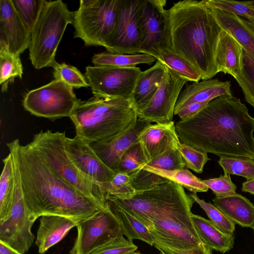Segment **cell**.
<instances>
[{
  "label": "cell",
  "instance_id": "cell-43",
  "mask_svg": "<svg viewBox=\"0 0 254 254\" xmlns=\"http://www.w3.org/2000/svg\"><path fill=\"white\" fill-rule=\"evenodd\" d=\"M146 165L164 170L182 169L186 167L179 149L168 151L153 159Z\"/></svg>",
  "mask_w": 254,
  "mask_h": 254
},
{
  "label": "cell",
  "instance_id": "cell-31",
  "mask_svg": "<svg viewBox=\"0 0 254 254\" xmlns=\"http://www.w3.org/2000/svg\"><path fill=\"white\" fill-rule=\"evenodd\" d=\"M143 169L153 174L172 181L185 188L192 193L206 192L208 188L201 180L186 169L164 170L145 165Z\"/></svg>",
  "mask_w": 254,
  "mask_h": 254
},
{
  "label": "cell",
  "instance_id": "cell-16",
  "mask_svg": "<svg viewBox=\"0 0 254 254\" xmlns=\"http://www.w3.org/2000/svg\"><path fill=\"white\" fill-rule=\"evenodd\" d=\"M149 230L154 242L171 248L189 250L204 244L195 230L191 216L157 220Z\"/></svg>",
  "mask_w": 254,
  "mask_h": 254
},
{
  "label": "cell",
  "instance_id": "cell-9",
  "mask_svg": "<svg viewBox=\"0 0 254 254\" xmlns=\"http://www.w3.org/2000/svg\"><path fill=\"white\" fill-rule=\"evenodd\" d=\"M80 101L72 87L62 80L54 79L27 92L23 106L34 116L55 120L69 118Z\"/></svg>",
  "mask_w": 254,
  "mask_h": 254
},
{
  "label": "cell",
  "instance_id": "cell-49",
  "mask_svg": "<svg viewBox=\"0 0 254 254\" xmlns=\"http://www.w3.org/2000/svg\"><path fill=\"white\" fill-rule=\"evenodd\" d=\"M0 254H22L0 241Z\"/></svg>",
  "mask_w": 254,
  "mask_h": 254
},
{
  "label": "cell",
  "instance_id": "cell-44",
  "mask_svg": "<svg viewBox=\"0 0 254 254\" xmlns=\"http://www.w3.org/2000/svg\"><path fill=\"white\" fill-rule=\"evenodd\" d=\"M201 181L212 190L216 197H226L237 193V187L232 181L228 174L224 173L218 178L203 180Z\"/></svg>",
  "mask_w": 254,
  "mask_h": 254
},
{
  "label": "cell",
  "instance_id": "cell-32",
  "mask_svg": "<svg viewBox=\"0 0 254 254\" xmlns=\"http://www.w3.org/2000/svg\"><path fill=\"white\" fill-rule=\"evenodd\" d=\"M234 78L241 88L246 101L254 108V56L243 47L240 68Z\"/></svg>",
  "mask_w": 254,
  "mask_h": 254
},
{
  "label": "cell",
  "instance_id": "cell-13",
  "mask_svg": "<svg viewBox=\"0 0 254 254\" xmlns=\"http://www.w3.org/2000/svg\"><path fill=\"white\" fill-rule=\"evenodd\" d=\"M141 71L136 66L93 65L86 67L84 76L94 97L130 99Z\"/></svg>",
  "mask_w": 254,
  "mask_h": 254
},
{
  "label": "cell",
  "instance_id": "cell-6",
  "mask_svg": "<svg viewBox=\"0 0 254 254\" xmlns=\"http://www.w3.org/2000/svg\"><path fill=\"white\" fill-rule=\"evenodd\" d=\"M73 12L61 0H42L31 33L29 59L36 69L53 67L59 45L65 29L72 24Z\"/></svg>",
  "mask_w": 254,
  "mask_h": 254
},
{
  "label": "cell",
  "instance_id": "cell-7",
  "mask_svg": "<svg viewBox=\"0 0 254 254\" xmlns=\"http://www.w3.org/2000/svg\"><path fill=\"white\" fill-rule=\"evenodd\" d=\"M65 132L48 129L35 134L29 143L48 166L61 179L83 194L107 204L100 185L82 173L66 150Z\"/></svg>",
  "mask_w": 254,
  "mask_h": 254
},
{
  "label": "cell",
  "instance_id": "cell-33",
  "mask_svg": "<svg viewBox=\"0 0 254 254\" xmlns=\"http://www.w3.org/2000/svg\"><path fill=\"white\" fill-rule=\"evenodd\" d=\"M23 73L20 56L12 54L5 49L0 48V84L1 92L7 90L8 84L15 77L21 78Z\"/></svg>",
  "mask_w": 254,
  "mask_h": 254
},
{
  "label": "cell",
  "instance_id": "cell-20",
  "mask_svg": "<svg viewBox=\"0 0 254 254\" xmlns=\"http://www.w3.org/2000/svg\"><path fill=\"white\" fill-rule=\"evenodd\" d=\"M138 142L146 164L168 151L178 149L180 143L174 121L149 125L139 135Z\"/></svg>",
  "mask_w": 254,
  "mask_h": 254
},
{
  "label": "cell",
  "instance_id": "cell-11",
  "mask_svg": "<svg viewBox=\"0 0 254 254\" xmlns=\"http://www.w3.org/2000/svg\"><path fill=\"white\" fill-rule=\"evenodd\" d=\"M166 0H144L140 16L142 42L139 53L158 61L161 53L171 49L170 24Z\"/></svg>",
  "mask_w": 254,
  "mask_h": 254
},
{
  "label": "cell",
  "instance_id": "cell-45",
  "mask_svg": "<svg viewBox=\"0 0 254 254\" xmlns=\"http://www.w3.org/2000/svg\"><path fill=\"white\" fill-rule=\"evenodd\" d=\"M137 247L124 236L117 238L94 251L91 254H132Z\"/></svg>",
  "mask_w": 254,
  "mask_h": 254
},
{
  "label": "cell",
  "instance_id": "cell-2",
  "mask_svg": "<svg viewBox=\"0 0 254 254\" xmlns=\"http://www.w3.org/2000/svg\"><path fill=\"white\" fill-rule=\"evenodd\" d=\"M18 165L21 186L30 218L35 221L43 215H58L78 224L105 207L61 179L44 162L29 143L18 139L7 143Z\"/></svg>",
  "mask_w": 254,
  "mask_h": 254
},
{
  "label": "cell",
  "instance_id": "cell-25",
  "mask_svg": "<svg viewBox=\"0 0 254 254\" xmlns=\"http://www.w3.org/2000/svg\"><path fill=\"white\" fill-rule=\"evenodd\" d=\"M213 204L226 216L243 227H254V205L238 193L212 199Z\"/></svg>",
  "mask_w": 254,
  "mask_h": 254
},
{
  "label": "cell",
  "instance_id": "cell-14",
  "mask_svg": "<svg viewBox=\"0 0 254 254\" xmlns=\"http://www.w3.org/2000/svg\"><path fill=\"white\" fill-rule=\"evenodd\" d=\"M12 158L15 179L13 201L9 217L0 222V241L25 254L35 238L32 232L34 221L30 218L27 212L18 165L15 158Z\"/></svg>",
  "mask_w": 254,
  "mask_h": 254
},
{
  "label": "cell",
  "instance_id": "cell-3",
  "mask_svg": "<svg viewBox=\"0 0 254 254\" xmlns=\"http://www.w3.org/2000/svg\"><path fill=\"white\" fill-rule=\"evenodd\" d=\"M171 49L201 74L211 79L218 73L216 54L222 30L205 0H184L168 10Z\"/></svg>",
  "mask_w": 254,
  "mask_h": 254
},
{
  "label": "cell",
  "instance_id": "cell-36",
  "mask_svg": "<svg viewBox=\"0 0 254 254\" xmlns=\"http://www.w3.org/2000/svg\"><path fill=\"white\" fill-rule=\"evenodd\" d=\"M218 164L224 173L254 179V159L245 157L220 156Z\"/></svg>",
  "mask_w": 254,
  "mask_h": 254
},
{
  "label": "cell",
  "instance_id": "cell-19",
  "mask_svg": "<svg viewBox=\"0 0 254 254\" xmlns=\"http://www.w3.org/2000/svg\"><path fill=\"white\" fill-rule=\"evenodd\" d=\"M151 124L146 120L138 118L132 127L122 133L90 143V146L99 158L116 172L124 154L132 145L138 142L139 135Z\"/></svg>",
  "mask_w": 254,
  "mask_h": 254
},
{
  "label": "cell",
  "instance_id": "cell-5",
  "mask_svg": "<svg viewBox=\"0 0 254 254\" xmlns=\"http://www.w3.org/2000/svg\"><path fill=\"white\" fill-rule=\"evenodd\" d=\"M107 200L117 203L148 229L154 221L165 217L190 216L194 202L183 187L171 181L137 190L129 199L108 197Z\"/></svg>",
  "mask_w": 254,
  "mask_h": 254
},
{
  "label": "cell",
  "instance_id": "cell-53",
  "mask_svg": "<svg viewBox=\"0 0 254 254\" xmlns=\"http://www.w3.org/2000/svg\"><path fill=\"white\" fill-rule=\"evenodd\" d=\"M253 229H254V227L253 228Z\"/></svg>",
  "mask_w": 254,
  "mask_h": 254
},
{
  "label": "cell",
  "instance_id": "cell-12",
  "mask_svg": "<svg viewBox=\"0 0 254 254\" xmlns=\"http://www.w3.org/2000/svg\"><path fill=\"white\" fill-rule=\"evenodd\" d=\"M144 0H119L114 30L104 47L109 52L139 54L142 42L140 16Z\"/></svg>",
  "mask_w": 254,
  "mask_h": 254
},
{
  "label": "cell",
  "instance_id": "cell-28",
  "mask_svg": "<svg viewBox=\"0 0 254 254\" xmlns=\"http://www.w3.org/2000/svg\"><path fill=\"white\" fill-rule=\"evenodd\" d=\"M3 167L0 177V222L9 217L14 193V163L10 153L3 159Z\"/></svg>",
  "mask_w": 254,
  "mask_h": 254
},
{
  "label": "cell",
  "instance_id": "cell-41",
  "mask_svg": "<svg viewBox=\"0 0 254 254\" xmlns=\"http://www.w3.org/2000/svg\"><path fill=\"white\" fill-rule=\"evenodd\" d=\"M12 1L25 27L31 33L42 0H12Z\"/></svg>",
  "mask_w": 254,
  "mask_h": 254
},
{
  "label": "cell",
  "instance_id": "cell-34",
  "mask_svg": "<svg viewBox=\"0 0 254 254\" xmlns=\"http://www.w3.org/2000/svg\"><path fill=\"white\" fill-rule=\"evenodd\" d=\"M100 186L106 199L108 197L127 199L132 197L137 192L132 185L130 175L126 173H117L111 181L101 184Z\"/></svg>",
  "mask_w": 254,
  "mask_h": 254
},
{
  "label": "cell",
  "instance_id": "cell-47",
  "mask_svg": "<svg viewBox=\"0 0 254 254\" xmlns=\"http://www.w3.org/2000/svg\"><path fill=\"white\" fill-rule=\"evenodd\" d=\"M153 246L161 254H213L212 249L204 244L189 250H180L171 248L155 242H154Z\"/></svg>",
  "mask_w": 254,
  "mask_h": 254
},
{
  "label": "cell",
  "instance_id": "cell-15",
  "mask_svg": "<svg viewBox=\"0 0 254 254\" xmlns=\"http://www.w3.org/2000/svg\"><path fill=\"white\" fill-rule=\"evenodd\" d=\"M188 82L167 67L158 90L148 103L137 111L138 118L155 124L173 121L177 101Z\"/></svg>",
  "mask_w": 254,
  "mask_h": 254
},
{
  "label": "cell",
  "instance_id": "cell-39",
  "mask_svg": "<svg viewBox=\"0 0 254 254\" xmlns=\"http://www.w3.org/2000/svg\"><path fill=\"white\" fill-rule=\"evenodd\" d=\"M53 67L55 79L62 80L73 88L89 87L85 76L76 67L57 62Z\"/></svg>",
  "mask_w": 254,
  "mask_h": 254
},
{
  "label": "cell",
  "instance_id": "cell-27",
  "mask_svg": "<svg viewBox=\"0 0 254 254\" xmlns=\"http://www.w3.org/2000/svg\"><path fill=\"white\" fill-rule=\"evenodd\" d=\"M190 216L197 234L205 245L222 254L233 248L234 235L223 233L210 220L200 215L191 213Z\"/></svg>",
  "mask_w": 254,
  "mask_h": 254
},
{
  "label": "cell",
  "instance_id": "cell-10",
  "mask_svg": "<svg viewBox=\"0 0 254 254\" xmlns=\"http://www.w3.org/2000/svg\"><path fill=\"white\" fill-rule=\"evenodd\" d=\"M76 227L77 236L69 254H91L124 235L123 226L108 202L105 207L79 223Z\"/></svg>",
  "mask_w": 254,
  "mask_h": 254
},
{
  "label": "cell",
  "instance_id": "cell-38",
  "mask_svg": "<svg viewBox=\"0 0 254 254\" xmlns=\"http://www.w3.org/2000/svg\"><path fill=\"white\" fill-rule=\"evenodd\" d=\"M207 6L254 21V1L205 0Z\"/></svg>",
  "mask_w": 254,
  "mask_h": 254
},
{
  "label": "cell",
  "instance_id": "cell-42",
  "mask_svg": "<svg viewBox=\"0 0 254 254\" xmlns=\"http://www.w3.org/2000/svg\"><path fill=\"white\" fill-rule=\"evenodd\" d=\"M178 149L186 167L197 173H201L204 165L210 160L207 152L181 142Z\"/></svg>",
  "mask_w": 254,
  "mask_h": 254
},
{
  "label": "cell",
  "instance_id": "cell-52",
  "mask_svg": "<svg viewBox=\"0 0 254 254\" xmlns=\"http://www.w3.org/2000/svg\"><path fill=\"white\" fill-rule=\"evenodd\" d=\"M250 22H251L252 24H253L254 25V21H251Z\"/></svg>",
  "mask_w": 254,
  "mask_h": 254
},
{
  "label": "cell",
  "instance_id": "cell-4",
  "mask_svg": "<svg viewBox=\"0 0 254 254\" xmlns=\"http://www.w3.org/2000/svg\"><path fill=\"white\" fill-rule=\"evenodd\" d=\"M69 118L76 136L90 144L122 133L132 127L138 118L131 99L93 97L80 100Z\"/></svg>",
  "mask_w": 254,
  "mask_h": 254
},
{
  "label": "cell",
  "instance_id": "cell-30",
  "mask_svg": "<svg viewBox=\"0 0 254 254\" xmlns=\"http://www.w3.org/2000/svg\"><path fill=\"white\" fill-rule=\"evenodd\" d=\"M155 61L153 57L143 53L123 54L107 52L95 54L92 58L94 65L121 67H135L140 64L150 65Z\"/></svg>",
  "mask_w": 254,
  "mask_h": 254
},
{
  "label": "cell",
  "instance_id": "cell-23",
  "mask_svg": "<svg viewBox=\"0 0 254 254\" xmlns=\"http://www.w3.org/2000/svg\"><path fill=\"white\" fill-rule=\"evenodd\" d=\"M209 8L222 29L231 34L254 56V25L235 14Z\"/></svg>",
  "mask_w": 254,
  "mask_h": 254
},
{
  "label": "cell",
  "instance_id": "cell-17",
  "mask_svg": "<svg viewBox=\"0 0 254 254\" xmlns=\"http://www.w3.org/2000/svg\"><path fill=\"white\" fill-rule=\"evenodd\" d=\"M31 33L15 9L12 0H0V48L20 56L29 48Z\"/></svg>",
  "mask_w": 254,
  "mask_h": 254
},
{
  "label": "cell",
  "instance_id": "cell-21",
  "mask_svg": "<svg viewBox=\"0 0 254 254\" xmlns=\"http://www.w3.org/2000/svg\"><path fill=\"white\" fill-rule=\"evenodd\" d=\"M229 81L217 79L202 80L187 85L180 94L174 109V115L185 106L194 102H210L220 96H233Z\"/></svg>",
  "mask_w": 254,
  "mask_h": 254
},
{
  "label": "cell",
  "instance_id": "cell-1",
  "mask_svg": "<svg viewBox=\"0 0 254 254\" xmlns=\"http://www.w3.org/2000/svg\"><path fill=\"white\" fill-rule=\"evenodd\" d=\"M181 142L219 156L254 159V118L240 99L220 96L175 124Z\"/></svg>",
  "mask_w": 254,
  "mask_h": 254
},
{
  "label": "cell",
  "instance_id": "cell-37",
  "mask_svg": "<svg viewBox=\"0 0 254 254\" xmlns=\"http://www.w3.org/2000/svg\"><path fill=\"white\" fill-rule=\"evenodd\" d=\"M194 202L205 212L210 221L220 231L227 234L233 235L235 223L226 216L220 209L210 202H207L198 197L196 193L189 194Z\"/></svg>",
  "mask_w": 254,
  "mask_h": 254
},
{
  "label": "cell",
  "instance_id": "cell-48",
  "mask_svg": "<svg viewBox=\"0 0 254 254\" xmlns=\"http://www.w3.org/2000/svg\"><path fill=\"white\" fill-rule=\"evenodd\" d=\"M209 102H194L189 104L179 110L175 115H178L181 120L186 119L198 112Z\"/></svg>",
  "mask_w": 254,
  "mask_h": 254
},
{
  "label": "cell",
  "instance_id": "cell-46",
  "mask_svg": "<svg viewBox=\"0 0 254 254\" xmlns=\"http://www.w3.org/2000/svg\"><path fill=\"white\" fill-rule=\"evenodd\" d=\"M130 175L132 185L137 190L149 189L169 181L143 168Z\"/></svg>",
  "mask_w": 254,
  "mask_h": 254
},
{
  "label": "cell",
  "instance_id": "cell-18",
  "mask_svg": "<svg viewBox=\"0 0 254 254\" xmlns=\"http://www.w3.org/2000/svg\"><path fill=\"white\" fill-rule=\"evenodd\" d=\"M66 150L76 167L96 183L111 181L116 172L108 167L97 156L88 143L77 136H66Z\"/></svg>",
  "mask_w": 254,
  "mask_h": 254
},
{
  "label": "cell",
  "instance_id": "cell-29",
  "mask_svg": "<svg viewBox=\"0 0 254 254\" xmlns=\"http://www.w3.org/2000/svg\"><path fill=\"white\" fill-rule=\"evenodd\" d=\"M107 201L119 218L123 226L124 235L128 239L140 240L151 246H153L154 240L149 229L144 224L117 203L111 200Z\"/></svg>",
  "mask_w": 254,
  "mask_h": 254
},
{
  "label": "cell",
  "instance_id": "cell-22",
  "mask_svg": "<svg viewBox=\"0 0 254 254\" xmlns=\"http://www.w3.org/2000/svg\"><path fill=\"white\" fill-rule=\"evenodd\" d=\"M39 221L35 243L40 254H45L78 225L69 218L58 215H43Z\"/></svg>",
  "mask_w": 254,
  "mask_h": 254
},
{
  "label": "cell",
  "instance_id": "cell-40",
  "mask_svg": "<svg viewBox=\"0 0 254 254\" xmlns=\"http://www.w3.org/2000/svg\"><path fill=\"white\" fill-rule=\"evenodd\" d=\"M141 147L139 143L129 147L123 155L116 173L132 174L146 165Z\"/></svg>",
  "mask_w": 254,
  "mask_h": 254
},
{
  "label": "cell",
  "instance_id": "cell-51",
  "mask_svg": "<svg viewBox=\"0 0 254 254\" xmlns=\"http://www.w3.org/2000/svg\"><path fill=\"white\" fill-rule=\"evenodd\" d=\"M132 254H141L140 253H139V252H135L134 253H133Z\"/></svg>",
  "mask_w": 254,
  "mask_h": 254
},
{
  "label": "cell",
  "instance_id": "cell-26",
  "mask_svg": "<svg viewBox=\"0 0 254 254\" xmlns=\"http://www.w3.org/2000/svg\"><path fill=\"white\" fill-rule=\"evenodd\" d=\"M242 47L231 34L222 30L216 54L218 73L222 72L233 77L240 70Z\"/></svg>",
  "mask_w": 254,
  "mask_h": 254
},
{
  "label": "cell",
  "instance_id": "cell-50",
  "mask_svg": "<svg viewBox=\"0 0 254 254\" xmlns=\"http://www.w3.org/2000/svg\"><path fill=\"white\" fill-rule=\"evenodd\" d=\"M241 190L242 191L249 192L254 195V179L244 182Z\"/></svg>",
  "mask_w": 254,
  "mask_h": 254
},
{
  "label": "cell",
  "instance_id": "cell-8",
  "mask_svg": "<svg viewBox=\"0 0 254 254\" xmlns=\"http://www.w3.org/2000/svg\"><path fill=\"white\" fill-rule=\"evenodd\" d=\"M119 0H80L73 12L74 37L86 46L104 47L116 23Z\"/></svg>",
  "mask_w": 254,
  "mask_h": 254
},
{
  "label": "cell",
  "instance_id": "cell-24",
  "mask_svg": "<svg viewBox=\"0 0 254 254\" xmlns=\"http://www.w3.org/2000/svg\"><path fill=\"white\" fill-rule=\"evenodd\" d=\"M167 66L159 61L150 68L139 74L131 97L137 111L144 107L150 101L164 77Z\"/></svg>",
  "mask_w": 254,
  "mask_h": 254
},
{
  "label": "cell",
  "instance_id": "cell-35",
  "mask_svg": "<svg viewBox=\"0 0 254 254\" xmlns=\"http://www.w3.org/2000/svg\"><path fill=\"white\" fill-rule=\"evenodd\" d=\"M158 61L188 81L197 82L201 79L200 73L171 49L164 51Z\"/></svg>",
  "mask_w": 254,
  "mask_h": 254
}]
</instances>
